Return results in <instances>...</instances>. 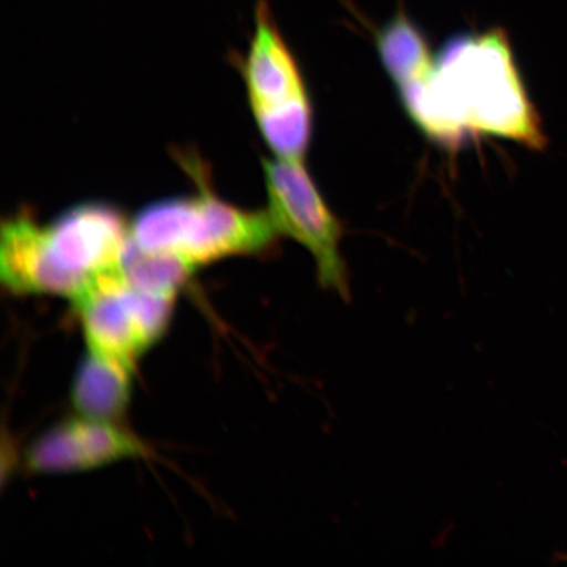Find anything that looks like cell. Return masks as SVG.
Segmentation results:
<instances>
[{"mask_svg":"<svg viewBox=\"0 0 567 567\" xmlns=\"http://www.w3.org/2000/svg\"><path fill=\"white\" fill-rule=\"evenodd\" d=\"M399 95L424 136L451 151L477 134L532 151L547 147L512 42L496 28L452 35L434 55L429 73L399 89Z\"/></svg>","mask_w":567,"mask_h":567,"instance_id":"6da1fadb","label":"cell"},{"mask_svg":"<svg viewBox=\"0 0 567 567\" xmlns=\"http://www.w3.org/2000/svg\"><path fill=\"white\" fill-rule=\"evenodd\" d=\"M243 76L255 123L275 157L303 162L313 137L315 111L299 63L266 0L255 10Z\"/></svg>","mask_w":567,"mask_h":567,"instance_id":"7a4b0ae2","label":"cell"},{"mask_svg":"<svg viewBox=\"0 0 567 567\" xmlns=\"http://www.w3.org/2000/svg\"><path fill=\"white\" fill-rule=\"evenodd\" d=\"M175 299L134 287L117 267L97 275L71 301L89 350L136 365L165 334Z\"/></svg>","mask_w":567,"mask_h":567,"instance_id":"3957f363","label":"cell"},{"mask_svg":"<svg viewBox=\"0 0 567 567\" xmlns=\"http://www.w3.org/2000/svg\"><path fill=\"white\" fill-rule=\"evenodd\" d=\"M268 213L281 236L293 238L313 255L317 278L326 289L349 295L340 243L342 221L326 204L303 162L264 159Z\"/></svg>","mask_w":567,"mask_h":567,"instance_id":"277c9868","label":"cell"},{"mask_svg":"<svg viewBox=\"0 0 567 567\" xmlns=\"http://www.w3.org/2000/svg\"><path fill=\"white\" fill-rule=\"evenodd\" d=\"M45 226L49 251L70 300L97 275L117 268L131 239V223L104 202L73 205Z\"/></svg>","mask_w":567,"mask_h":567,"instance_id":"5b68a950","label":"cell"},{"mask_svg":"<svg viewBox=\"0 0 567 567\" xmlns=\"http://www.w3.org/2000/svg\"><path fill=\"white\" fill-rule=\"evenodd\" d=\"M144 453V445L115 422L76 414L32 443L25 465L40 474L80 473Z\"/></svg>","mask_w":567,"mask_h":567,"instance_id":"8992f818","label":"cell"},{"mask_svg":"<svg viewBox=\"0 0 567 567\" xmlns=\"http://www.w3.org/2000/svg\"><path fill=\"white\" fill-rule=\"evenodd\" d=\"M131 240L145 251L175 255L194 269L218 260L200 190L147 204L132 219Z\"/></svg>","mask_w":567,"mask_h":567,"instance_id":"52a82bcc","label":"cell"},{"mask_svg":"<svg viewBox=\"0 0 567 567\" xmlns=\"http://www.w3.org/2000/svg\"><path fill=\"white\" fill-rule=\"evenodd\" d=\"M0 276L13 293L63 297L45 225L25 215L6 219L0 233Z\"/></svg>","mask_w":567,"mask_h":567,"instance_id":"ba28073f","label":"cell"},{"mask_svg":"<svg viewBox=\"0 0 567 567\" xmlns=\"http://www.w3.org/2000/svg\"><path fill=\"white\" fill-rule=\"evenodd\" d=\"M134 365L89 350L71 386V403L78 415L115 422L130 405Z\"/></svg>","mask_w":567,"mask_h":567,"instance_id":"9c48e42d","label":"cell"},{"mask_svg":"<svg viewBox=\"0 0 567 567\" xmlns=\"http://www.w3.org/2000/svg\"><path fill=\"white\" fill-rule=\"evenodd\" d=\"M375 47L382 66L396 89L429 73L434 65L427 39L403 11L396 12L375 33Z\"/></svg>","mask_w":567,"mask_h":567,"instance_id":"30bf717a","label":"cell"},{"mask_svg":"<svg viewBox=\"0 0 567 567\" xmlns=\"http://www.w3.org/2000/svg\"><path fill=\"white\" fill-rule=\"evenodd\" d=\"M118 267L134 287L168 296H177L183 284L196 271L175 255L142 250L131 239Z\"/></svg>","mask_w":567,"mask_h":567,"instance_id":"8fae6325","label":"cell"}]
</instances>
